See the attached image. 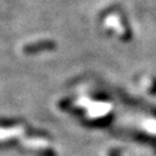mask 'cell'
<instances>
[{
  "label": "cell",
  "mask_w": 156,
  "mask_h": 156,
  "mask_svg": "<svg viewBox=\"0 0 156 156\" xmlns=\"http://www.w3.org/2000/svg\"><path fill=\"white\" fill-rule=\"evenodd\" d=\"M23 132V128L20 127H13V128H0V141L1 140H7V139H11L13 138L14 135L16 134H20Z\"/></svg>",
  "instance_id": "obj_1"
}]
</instances>
